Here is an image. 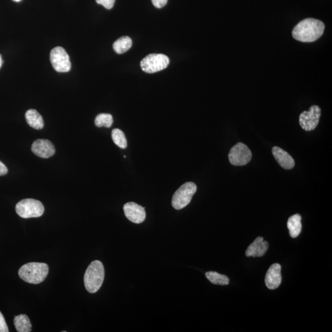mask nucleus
<instances>
[{
    "instance_id": "7ed1b4c3",
    "label": "nucleus",
    "mask_w": 332,
    "mask_h": 332,
    "mask_svg": "<svg viewBox=\"0 0 332 332\" xmlns=\"http://www.w3.org/2000/svg\"><path fill=\"white\" fill-rule=\"evenodd\" d=\"M105 270L99 260L93 261L86 270L84 282L86 290L94 294L100 289L104 280Z\"/></svg>"
},
{
    "instance_id": "f257e3e1",
    "label": "nucleus",
    "mask_w": 332,
    "mask_h": 332,
    "mask_svg": "<svg viewBox=\"0 0 332 332\" xmlns=\"http://www.w3.org/2000/svg\"><path fill=\"white\" fill-rule=\"evenodd\" d=\"M325 25L319 20L307 18L300 22L292 31V36L297 41L311 43L324 33Z\"/></svg>"
},
{
    "instance_id": "f8f14e48",
    "label": "nucleus",
    "mask_w": 332,
    "mask_h": 332,
    "mask_svg": "<svg viewBox=\"0 0 332 332\" xmlns=\"http://www.w3.org/2000/svg\"><path fill=\"white\" fill-rule=\"evenodd\" d=\"M265 281L266 285L270 290L279 287L282 282L281 266L278 263L271 266L266 274Z\"/></svg>"
},
{
    "instance_id": "9b49d317",
    "label": "nucleus",
    "mask_w": 332,
    "mask_h": 332,
    "mask_svg": "<svg viewBox=\"0 0 332 332\" xmlns=\"http://www.w3.org/2000/svg\"><path fill=\"white\" fill-rule=\"evenodd\" d=\"M31 151L37 156L49 158L55 154L56 149L53 143L48 140L38 139L31 145Z\"/></svg>"
},
{
    "instance_id": "393cba45",
    "label": "nucleus",
    "mask_w": 332,
    "mask_h": 332,
    "mask_svg": "<svg viewBox=\"0 0 332 332\" xmlns=\"http://www.w3.org/2000/svg\"><path fill=\"white\" fill-rule=\"evenodd\" d=\"M7 173V168L5 165L0 161V176H4Z\"/></svg>"
},
{
    "instance_id": "6e6552de",
    "label": "nucleus",
    "mask_w": 332,
    "mask_h": 332,
    "mask_svg": "<svg viewBox=\"0 0 332 332\" xmlns=\"http://www.w3.org/2000/svg\"><path fill=\"white\" fill-rule=\"evenodd\" d=\"M50 60L54 70L58 72H68L70 70L71 64L68 54L65 49L58 46L52 49Z\"/></svg>"
},
{
    "instance_id": "a211bd4d",
    "label": "nucleus",
    "mask_w": 332,
    "mask_h": 332,
    "mask_svg": "<svg viewBox=\"0 0 332 332\" xmlns=\"http://www.w3.org/2000/svg\"><path fill=\"white\" fill-rule=\"evenodd\" d=\"M132 41L129 36H122L117 39L113 44V49L117 54H121L127 52L131 48Z\"/></svg>"
},
{
    "instance_id": "2eb2a0df",
    "label": "nucleus",
    "mask_w": 332,
    "mask_h": 332,
    "mask_svg": "<svg viewBox=\"0 0 332 332\" xmlns=\"http://www.w3.org/2000/svg\"><path fill=\"white\" fill-rule=\"evenodd\" d=\"M302 216L300 214H295L288 219L287 228L289 230V234L292 238H297L301 233Z\"/></svg>"
},
{
    "instance_id": "423d86ee",
    "label": "nucleus",
    "mask_w": 332,
    "mask_h": 332,
    "mask_svg": "<svg viewBox=\"0 0 332 332\" xmlns=\"http://www.w3.org/2000/svg\"><path fill=\"white\" fill-rule=\"evenodd\" d=\"M170 63L168 57L162 54H151L140 62L142 70L147 73H154L163 70Z\"/></svg>"
},
{
    "instance_id": "4be33fe9",
    "label": "nucleus",
    "mask_w": 332,
    "mask_h": 332,
    "mask_svg": "<svg viewBox=\"0 0 332 332\" xmlns=\"http://www.w3.org/2000/svg\"><path fill=\"white\" fill-rule=\"evenodd\" d=\"M98 4L102 5L106 9H111L114 6L115 0H95Z\"/></svg>"
},
{
    "instance_id": "20e7f679",
    "label": "nucleus",
    "mask_w": 332,
    "mask_h": 332,
    "mask_svg": "<svg viewBox=\"0 0 332 332\" xmlns=\"http://www.w3.org/2000/svg\"><path fill=\"white\" fill-rule=\"evenodd\" d=\"M197 190V186L193 182L189 181L182 184L175 192L172 199V207L176 210L185 208L190 203Z\"/></svg>"
},
{
    "instance_id": "ddd939ff",
    "label": "nucleus",
    "mask_w": 332,
    "mask_h": 332,
    "mask_svg": "<svg viewBox=\"0 0 332 332\" xmlns=\"http://www.w3.org/2000/svg\"><path fill=\"white\" fill-rule=\"evenodd\" d=\"M269 247L267 241L263 240V238L258 237L248 246L245 251V255L248 257H261L267 253Z\"/></svg>"
},
{
    "instance_id": "39448f33",
    "label": "nucleus",
    "mask_w": 332,
    "mask_h": 332,
    "mask_svg": "<svg viewBox=\"0 0 332 332\" xmlns=\"http://www.w3.org/2000/svg\"><path fill=\"white\" fill-rule=\"evenodd\" d=\"M16 211L22 218H36L43 215L44 208L40 201L33 199H25L17 204Z\"/></svg>"
},
{
    "instance_id": "f3484780",
    "label": "nucleus",
    "mask_w": 332,
    "mask_h": 332,
    "mask_svg": "<svg viewBox=\"0 0 332 332\" xmlns=\"http://www.w3.org/2000/svg\"><path fill=\"white\" fill-rule=\"evenodd\" d=\"M14 324L16 331L19 332H30L31 324L29 317L26 314H20L14 317Z\"/></svg>"
},
{
    "instance_id": "dca6fc26",
    "label": "nucleus",
    "mask_w": 332,
    "mask_h": 332,
    "mask_svg": "<svg viewBox=\"0 0 332 332\" xmlns=\"http://www.w3.org/2000/svg\"><path fill=\"white\" fill-rule=\"evenodd\" d=\"M26 118L30 126L39 130L44 127V121L41 115L36 110L30 109L26 113Z\"/></svg>"
},
{
    "instance_id": "412c9836",
    "label": "nucleus",
    "mask_w": 332,
    "mask_h": 332,
    "mask_svg": "<svg viewBox=\"0 0 332 332\" xmlns=\"http://www.w3.org/2000/svg\"><path fill=\"white\" fill-rule=\"evenodd\" d=\"M113 122V117L108 113H101L96 117L95 119V125L98 127H110Z\"/></svg>"
},
{
    "instance_id": "bb28decb",
    "label": "nucleus",
    "mask_w": 332,
    "mask_h": 332,
    "mask_svg": "<svg viewBox=\"0 0 332 332\" xmlns=\"http://www.w3.org/2000/svg\"><path fill=\"white\" fill-rule=\"evenodd\" d=\"M12 1H15V2H19V1H21V0H12Z\"/></svg>"
},
{
    "instance_id": "f03ea898",
    "label": "nucleus",
    "mask_w": 332,
    "mask_h": 332,
    "mask_svg": "<svg viewBox=\"0 0 332 332\" xmlns=\"http://www.w3.org/2000/svg\"><path fill=\"white\" fill-rule=\"evenodd\" d=\"M48 272L49 267L46 263L30 262L22 266L18 274L25 282L38 284L45 280Z\"/></svg>"
},
{
    "instance_id": "6ab92c4d",
    "label": "nucleus",
    "mask_w": 332,
    "mask_h": 332,
    "mask_svg": "<svg viewBox=\"0 0 332 332\" xmlns=\"http://www.w3.org/2000/svg\"><path fill=\"white\" fill-rule=\"evenodd\" d=\"M206 277L209 281L215 285H227L230 283V279L226 275L219 274L215 272H207Z\"/></svg>"
},
{
    "instance_id": "aec40b11",
    "label": "nucleus",
    "mask_w": 332,
    "mask_h": 332,
    "mask_svg": "<svg viewBox=\"0 0 332 332\" xmlns=\"http://www.w3.org/2000/svg\"><path fill=\"white\" fill-rule=\"evenodd\" d=\"M112 137L115 144L121 149H125L127 148V142L124 132L119 129H114L112 130Z\"/></svg>"
},
{
    "instance_id": "5701e85b",
    "label": "nucleus",
    "mask_w": 332,
    "mask_h": 332,
    "mask_svg": "<svg viewBox=\"0 0 332 332\" xmlns=\"http://www.w3.org/2000/svg\"><path fill=\"white\" fill-rule=\"evenodd\" d=\"M9 329L7 327L6 321L3 315L0 311V332H8Z\"/></svg>"
},
{
    "instance_id": "a878e982",
    "label": "nucleus",
    "mask_w": 332,
    "mask_h": 332,
    "mask_svg": "<svg viewBox=\"0 0 332 332\" xmlns=\"http://www.w3.org/2000/svg\"><path fill=\"white\" fill-rule=\"evenodd\" d=\"M2 62H3V61H2L1 55L0 54V68L1 67Z\"/></svg>"
},
{
    "instance_id": "4468645a",
    "label": "nucleus",
    "mask_w": 332,
    "mask_h": 332,
    "mask_svg": "<svg viewBox=\"0 0 332 332\" xmlns=\"http://www.w3.org/2000/svg\"><path fill=\"white\" fill-rule=\"evenodd\" d=\"M272 153L275 159L282 168L286 170L294 168V159L285 150L278 147H274L272 149Z\"/></svg>"
},
{
    "instance_id": "1a4fd4ad",
    "label": "nucleus",
    "mask_w": 332,
    "mask_h": 332,
    "mask_svg": "<svg viewBox=\"0 0 332 332\" xmlns=\"http://www.w3.org/2000/svg\"><path fill=\"white\" fill-rule=\"evenodd\" d=\"M321 115V108L317 105H312L309 111H304L300 114L299 123L300 126L306 131H311L316 129L319 124Z\"/></svg>"
},
{
    "instance_id": "9d476101",
    "label": "nucleus",
    "mask_w": 332,
    "mask_h": 332,
    "mask_svg": "<svg viewBox=\"0 0 332 332\" xmlns=\"http://www.w3.org/2000/svg\"><path fill=\"white\" fill-rule=\"evenodd\" d=\"M124 214L128 220L137 224L144 222L146 218L145 208L134 202H130L123 207Z\"/></svg>"
},
{
    "instance_id": "0eeeda50",
    "label": "nucleus",
    "mask_w": 332,
    "mask_h": 332,
    "mask_svg": "<svg viewBox=\"0 0 332 332\" xmlns=\"http://www.w3.org/2000/svg\"><path fill=\"white\" fill-rule=\"evenodd\" d=\"M252 154L247 145L239 142L230 150L228 154L229 161L233 166H242L247 164L252 159Z\"/></svg>"
},
{
    "instance_id": "b1692460",
    "label": "nucleus",
    "mask_w": 332,
    "mask_h": 332,
    "mask_svg": "<svg viewBox=\"0 0 332 332\" xmlns=\"http://www.w3.org/2000/svg\"><path fill=\"white\" fill-rule=\"evenodd\" d=\"M151 1L157 8H162V7L166 6L167 0H151Z\"/></svg>"
}]
</instances>
